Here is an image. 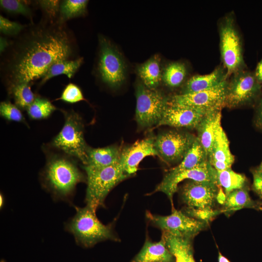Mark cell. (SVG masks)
Masks as SVG:
<instances>
[{
    "label": "cell",
    "instance_id": "obj_36",
    "mask_svg": "<svg viewBox=\"0 0 262 262\" xmlns=\"http://www.w3.org/2000/svg\"><path fill=\"white\" fill-rule=\"evenodd\" d=\"M39 3L50 17H54L60 10V0H39Z\"/></svg>",
    "mask_w": 262,
    "mask_h": 262
},
{
    "label": "cell",
    "instance_id": "obj_20",
    "mask_svg": "<svg viewBox=\"0 0 262 262\" xmlns=\"http://www.w3.org/2000/svg\"><path fill=\"white\" fill-rule=\"evenodd\" d=\"M131 262H175V258L162 237L158 242L147 239L143 247Z\"/></svg>",
    "mask_w": 262,
    "mask_h": 262
},
{
    "label": "cell",
    "instance_id": "obj_25",
    "mask_svg": "<svg viewBox=\"0 0 262 262\" xmlns=\"http://www.w3.org/2000/svg\"><path fill=\"white\" fill-rule=\"evenodd\" d=\"M222 213L227 215L243 208H256L257 204L250 198L247 190L245 188L232 191L226 196Z\"/></svg>",
    "mask_w": 262,
    "mask_h": 262
},
{
    "label": "cell",
    "instance_id": "obj_41",
    "mask_svg": "<svg viewBox=\"0 0 262 262\" xmlns=\"http://www.w3.org/2000/svg\"><path fill=\"white\" fill-rule=\"evenodd\" d=\"M8 43L6 39L0 37V52H2L6 47L8 46Z\"/></svg>",
    "mask_w": 262,
    "mask_h": 262
},
{
    "label": "cell",
    "instance_id": "obj_23",
    "mask_svg": "<svg viewBox=\"0 0 262 262\" xmlns=\"http://www.w3.org/2000/svg\"><path fill=\"white\" fill-rule=\"evenodd\" d=\"M162 237L175 258V262H193L195 260L192 239L176 237L162 232Z\"/></svg>",
    "mask_w": 262,
    "mask_h": 262
},
{
    "label": "cell",
    "instance_id": "obj_37",
    "mask_svg": "<svg viewBox=\"0 0 262 262\" xmlns=\"http://www.w3.org/2000/svg\"><path fill=\"white\" fill-rule=\"evenodd\" d=\"M253 182L252 187L254 191L262 197V171L257 169L252 172Z\"/></svg>",
    "mask_w": 262,
    "mask_h": 262
},
{
    "label": "cell",
    "instance_id": "obj_40",
    "mask_svg": "<svg viewBox=\"0 0 262 262\" xmlns=\"http://www.w3.org/2000/svg\"><path fill=\"white\" fill-rule=\"evenodd\" d=\"M226 198V196L222 190L221 188H219L217 196V201L220 204H223Z\"/></svg>",
    "mask_w": 262,
    "mask_h": 262
},
{
    "label": "cell",
    "instance_id": "obj_12",
    "mask_svg": "<svg viewBox=\"0 0 262 262\" xmlns=\"http://www.w3.org/2000/svg\"><path fill=\"white\" fill-rule=\"evenodd\" d=\"M228 80L213 88L196 93L172 96L169 102L209 113L224 107Z\"/></svg>",
    "mask_w": 262,
    "mask_h": 262
},
{
    "label": "cell",
    "instance_id": "obj_44",
    "mask_svg": "<svg viewBox=\"0 0 262 262\" xmlns=\"http://www.w3.org/2000/svg\"><path fill=\"white\" fill-rule=\"evenodd\" d=\"M258 169H259V170L262 171V162L260 166L259 167V168Z\"/></svg>",
    "mask_w": 262,
    "mask_h": 262
},
{
    "label": "cell",
    "instance_id": "obj_10",
    "mask_svg": "<svg viewBox=\"0 0 262 262\" xmlns=\"http://www.w3.org/2000/svg\"><path fill=\"white\" fill-rule=\"evenodd\" d=\"M98 71L102 81L111 88H116L126 77L123 58L115 47L105 37L100 36Z\"/></svg>",
    "mask_w": 262,
    "mask_h": 262
},
{
    "label": "cell",
    "instance_id": "obj_6",
    "mask_svg": "<svg viewBox=\"0 0 262 262\" xmlns=\"http://www.w3.org/2000/svg\"><path fill=\"white\" fill-rule=\"evenodd\" d=\"M64 125L51 144L66 155L78 159L85 166L87 163L89 147L84 140L82 118L73 111H64Z\"/></svg>",
    "mask_w": 262,
    "mask_h": 262
},
{
    "label": "cell",
    "instance_id": "obj_18",
    "mask_svg": "<svg viewBox=\"0 0 262 262\" xmlns=\"http://www.w3.org/2000/svg\"><path fill=\"white\" fill-rule=\"evenodd\" d=\"M228 79L227 71L222 65L209 74H197L191 77L184 84L180 94L207 90L219 85Z\"/></svg>",
    "mask_w": 262,
    "mask_h": 262
},
{
    "label": "cell",
    "instance_id": "obj_43",
    "mask_svg": "<svg viewBox=\"0 0 262 262\" xmlns=\"http://www.w3.org/2000/svg\"><path fill=\"white\" fill-rule=\"evenodd\" d=\"M4 203V198L3 195L0 194V208H2Z\"/></svg>",
    "mask_w": 262,
    "mask_h": 262
},
{
    "label": "cell",
    "instance_id": "obj_11",
    "mask_svg": "<svg viewBox=\"0 0 262 262\" xmlns=\"http://www.w3.org/2000/svg\"><path fill=\"white\" fill-rule=\"evenodd\" d=\"M196 137L178 131H169L155 137L154 147L161 160L168 164L182 161Z\"/></svg>",
    "mask_w": 262,
    "mask_h": 262
},
{
    "label": "cell",
    "instance_id": "obj_4",
    "mask_svg": "<svg viewBox=\"0 0 262 262\" xmlns=\"http://www.w3.org/2000/svg\"><path fill=\"white\" fill-rule=\"evenodd\" d=\"M87 175V187L85 201L94 212L104 206L109 192L117 184L131 176L123 170L119 162L103 167L83 166Z\"/></svg>",
    "mask_w": 262,
    "mask_h": 262
},
{
    "label": "cell",
    "instance_id": "obj_13",
    "mask_svg": "<svg viewBox=\"0 0 262 262\" xmlns=\"http://www.w3.org/2000/svg\"><path fill=\"white\" fill-rule=\"evenodd\" d=\"M219 185L211 182L190 180L182 187V201L190 209L212 211L219 191Z\"/></svg>",
    "mask_w": 262,
    "mask_h": 262
},
{
    "label": "cell",
    "instance_id": "obj_39",
    "mask_svg": "<svg viewBox=\"0 0 262 262\" xmlns=\"http://www.w3.org/2000/svg\"><path fill=\"white\" fill-rule=\"evenodd\" d=\"M254 73L257 81L262 85V59L257 64Z\"/></svg>",
    "mask_w": 262,
    "mask_h": 262
},
{
    "label": "cell",
    "instance_id": "obj_15",
    "mask_svg": "<svg viewBox=\"0 0 262 262\" xmlns=\"http://www.w3.org/2000/svg\"><path fill=\"white\" fill-rule=\"evenodd\" d=\"M207 113L201 110L172 104L168 101L163 118L156 127L167 125L175 128L196 129Z\"/></svg>",
    "mask_w": 262,
    "mask_h": 262
},
{
    "label": "cell",
    "instance_id": "obj_16",
    "mask_svg": "<svg viewBox=\"0 0 262 262\" xmlns=\"http://www.w3.org/2000/svg\"><path fill=\"white\" fill-rule=\"evenodd\" d=\"M154 140L155 137L149 136L121 150L119 163L126 173L131 176L136 173L139 163L144 158L157 155Z\"/></svg>",
    "mask_w": 262,
    "mask_h": 262
},
{
    "label": "cell",
    "instance_id": "obj_9",
    "mask_svg": "<svg viewBox=\"0 0 262 262\" xmlns=\"http://www.w3.org/2000/svg\"><path fill=\"white\" fill-rule=\"evenodd\" d=\"M146 216L152 225L161 229L162 232L176 237L192 240L205 229L208 224L190 217L174 207L170 215L161 216L147 212Z\"/></svg>",
    "mask_w": 262,
    "mask_h": 262
},
{
    "label": "cell",
    "instance_id": "obj_31",
    "mask_svg": "<svg viewBox=\"0 0 262 262\" xmlns=\"http://www.w3.org/2000/svg\"><path fill=\"white\" fill-rule=\"evenodd\" d=\"M88 1L86 0H65L61 3L60 15L63 20H67L83 14Z\"/></svg>",
    "mask_w": 262,
    "mask_h": 262
},
{
    "label": "cell",
    "instance_id": "obj_1",
    "mask_svg": "<svg viewBox=\"0 0 262 262\" xmlns=\"http://www.w3.org/2000/svg\"><path fill=\"white\" fill-rule=\"evenodd\" d=\"M16 44L8 64V89L42 78L54 63L68 59L73 53L71 38L58 24L31 28Z\"/></svg>",
    "mask_w": 262,
    "mask_h": 262
},
{
    "label": "cell",
    "instance_id": "obj_35",
    "mask_svg": "<svg viewBox=\"0 0 262 262\" xmlns=\"http://www.w3.org/2000/svg\"><path fill=\"white\" fill-rule=\"evenodd\" d=\"M24 26L10 21L1 15L0 16V30L3 33L8 35H15L19 33Z\"/></svg>",
    "mask_w": 262,
    "mask_h": 262
},
{
    "label": "cell",
    "instance_id": "obj_8",
    "mask_svg": "<svg viewBox=\"0 0 262 262\" xmlns=\"http://www.w3.org/2000/svg\"><path fill=\"white\" fill-rule=\"evenodd\" d=\"M136 120L142 129L156 127L162 120L169 98L156 89H150L144 84L136 88Z\"/></svg>",
    "mask_w": 262,
    "mask_h": 262
},
{
    "label": "cell",
    "instance_id": "obj_21",
    "mask_svg": "<svg viewBox=\"0 0 262 262\" xmlns=\"http://www.w3.org/2000/svg\"><path fill=\"white\" fill-rule=\"evenodd\" d=\"M208 160V157L197 137L191 148L177 166L169 170L160 184H165L179 174L198 165Z\"/></svg>",
    "mask_w": 262,
    "mask_h": 262
},
{
    "label": "cell",
    "instance_id": "obj_26",
    "mask_svg": "<svg viewBox=\"0 0 262 262\" xmlns=\"http://www.w3.org/2000/svg\"><path fill=\"white\" fill-rule=\"evenodd\" d=\"M83 62V58H79L74 60H63L53 64L47 70L42 78L41 84L44 83L50 78L61 74L66 75L71 78Z\"/></svg>",
    "mask_w": 262,
    "mask_h": 262
},
{
    "label": "cell",
    "instance_id": "obj_14",
    "mask_svg": "<svg viewBox=\"0 0 262 262\" xmlns=\"http://www.w3.org/2000/svg\"><path fill=\"white\" fill-rule=\"evenodd\" d=\"M186 179L199 182H211L218 185L217 170L207 160L196 167L179 174L169 182L163 184L160 183L153 193L162 192L164 193L170 200L173 207V197L177 191L178 185L180 182Z\"/></svg>",
    "mask_w": 262,
    "mask_h": 262
},
{
    "label": "cell",
    "instance_id": "obj_45",
    "mask_svg": "<svg viewBox=\"0 0 262 262\" xmlns=\"http://www.w3.org/2000/svg\"><path fill=\"white\" fill-rule=\"evenodd\" d=\"M0 262H6L5 260H4L3 259H2L0 260Z\"/></svg>",
    "mask_w": 262,
    "mask_h": 262
},
{
    "label": "cell",
    "instance_id": "obj_38",
    "mask_svg": "<svg viewBox=\"0 0 262 262\" xmlns=\"http://www.w3.org/2000/svg\"><path fill=\"white\" fill-rule=\"evenodd\" d=\"M257 103L255 123L258 128L262 130V97Z\"/></svg>",
    "mask_w": 262,
    "mask_h": 262
},
{
    "label": "cell",
    "instance_id": "obj_28",
    "mask_svg": "<svg viewBox=\"0 0 262 262\" xmlns=\"http://www.w3.org/2000/svg\"><path fill=\"white\" fill-rule=\"evenodd\" d=\"M185 65L181 62L170 63L165 68L162 79L164 83L170 88L180 86L184 82L187 76Z\"/></svg>",
    "mask_w": 262,
    "mask_h": 262
},
{
    "label": "cell",
    "instance_id": "obj_42",
    "mask_svg": "<svg viewBox=\"0 0 262 262\" xmlns=\"http://www.w3.org/2000/svg\"><path fill=\"white\" fill-rule=\"evenodd\" d=\"M218 262H230L226 257L224 256L220 252H218Z\"/></svg>",
    "mask_w": 262,
    "mask_h": 262
},
{
    "label": "cell",
    "instance_id": "obj_17",
    "mask_svg": "<svg viewBox=\"0 0 262 262\" xmlns=\"http://www.w3.org/2000/svg\"><path fill=\"white\" fill-rule=\"evenodd\" d=\"M208 160L217 171L231 168L234 163V157L230 150L229 141L221 125L217 131Z\"/></svg>",
    "mask_w": 262,
    "mask_h": 262
},
{
    "label": "cell",
    "instance_id": "obj_7",
    "mask_svg": "<svg viewBox=\"0 0 262 262\" xmlns=\"http://www.w3.org/2000/svg\"><path fill=\"white\" fill-rule=\"evenodd\" d=\"M262 92V85L254 71L247 68L231 75L228 79L224 107L234 108L258 102Z\"/></svg>",
    "mask_w": 262,
    "mask_h": 262
},
{
    "label": "cell",
    "instance_id": "obj_30",
    "mask_svg": "<svg viewBox=\"0 0 262 262\" xmlns=\"http://www.w3.org/2000/svg\"><path fill=\"white\" fill-rule=\"evenodd\" d=\"M9 93L14 99L16 105L22 109H26L35 99L29 83H20L9 89Z\"/></svg>",
    "mask_w": 262,
    "mask_h": 262
},
{
    "label": "cell",
    "instance_id": "obj_34",
    "mask_svg": "<svg viewBox=\"0 0 262 262\" xmlns=\"http://www.w3.org/2000/svg\"><path fill=\"white\" fill-rule=\"evenodd\" d=\"M58 99L65 102L74 103L84 100L82 93L76 85L70 83L63 90Z\"/></svg>",
    "mask_w": 262,
    "mask_h": 262
},
{
    "label": "cell",
    "instance_id": "obj_29",
    "mask_svg": "<svg viewBox=\"0 0 262 262\" xmlns=\"http://www.w3.org/2000/svg\"><path fill=\"white\" fill-rule=\"evenodd\" d=\"M56 109L55 106L49 100L35 98L26 110L31 118L40 120L48 118Z\"/></svg>",
    "mask_w": 262,
    "mask_h": 262
},
{
    "label": "cell",
    "instance_id": "obj_3",
    "mask_svg": "<svg viewBox=\"0 0 262 262\" xmlns=\"http://www.w3.org/2000/svg\"><path fill=\"white\" fill-rule=\"evenodd\" d=\"M74 207L76 213L66 224L65 229L73 235L77 245L90 248L105 240L118 241L112 224H102L96 213L86 205L83 208Z\"/></svg>",
    "mask_w": 262,
    "mask_h": 262
},
{
    "label": "cell",
    "instance_id": "obj_22",
    "mask_svg": "<svg viewBox=\"0 0 262 262\" xmlns=\"http://www.w3.org/2000/svg\"><path fill=\"white\" fill-rule=\"evenodd\" d=\"M121 152L115 146L95 148L89 147L87 163L85 166L103 167L115 164L120 161Z\"/></svg>",
    "mask_w": 262,
    "mask_h": 262
},
{
    "label": "cell",
    "instance_id": "obj_2",
    "mask_svg": "<svg viewBox=\"0 0 262 262\" xmlns=\"http://www.w3.org/2000/svg\"><path fill=\"white\" fill-rule=\"evenodd\" d=\"M69 156L55 154L48 159L41 174L43 187L55 200L71 203L77 185L85 177Z\"/></svg>",
    "mask_w": 262,
    "mask_h": 262
},
{
    "label": "cell",
    "instance_id": "obj_32",
    "mask_svg": "<svg viewBox=\"0 0 262 262\" xmlns=\"http://www.w3.org/2000/svg\"><path fill=\"white\" fill-rule=\"evenodd\" d=\"M0 114L8 121L25 122V118L18 107L9 101L0 103Z\"/></svg>",
    "mask_w": 262,
    "mask_h": 262
},
{
    "label": "cell",
    "instance_id": "obj_24",
    "mask_svg": "<svg viewBox=\"0 0 262 262\" xmlns=\"http://www.w3.org/2000/svg\"><path fill=\"white\" fill-rule=\"evenodd\" d=\"M160 62L159 56L156 54L137 68L144 85L149 88L156 89L162 79Z\"/></svg>",
    "mask_w": 262,
    "mask_h": 262
},
{
    "label": "cell",
    "instance_id": "obj_27",
    "mask_svg": "<svg viewBox=\"0 0 262 262\" xmlns=\"http://www.w3.org/2000/svg\"><path fill=\"white\" fill-rule=\"evenodd\" d=\"M217 183L225 190L226 196L232 191L245 188L246 179L243 174L236 173L231 168L217 171Z\"/></svg>",
    "mask_w": 262,
    "mask_h": 262
},
{
    "label": "cell",
    "instance_id": "obj_19",
    "mask_svg": "<svg viewBox=\"0 0 262 262\" xmlns=\"http://www.w3.org/2000/svg\"><path fill=\"white\" fill-rule=\"evenodd\" d=\"M221 110L207 113L196 128L197 139L208 157L213 147L218 128L221 125Z\"/></svg>",
    "mask_w": 262,
    "mask_h": 262
},
{
    "label": "cell",
    "instance_id": "obj_33",
    "mask_svg": "<svg viewBox=\"0 0 262 262\" xmlns=\"http://www.w3.org/2000/svg\"><path fill=\"white\" fill-rule=\"evenodd\" d=\"M1 7L5 11L14 14H20L26 16L31 15L30 9L22 1L17 0H1Z\"/></svg>",
    "mask_w": 262,
    "mask_h": 262
},
{
    "label": "cell",
    "instance_id": "obj_5",
    "mask_svg": "<svg viewBox=\"0 0 262 262\" xmlns=\"http://www.w3.org/2000/svg\"><path fill=\"white\" fill-rule=\"evenodd\" d=\"M218 31L221 61L229 79L233 74L247 68L244 59L242 39L232 12L219 21Z\"/></svg>",
    "mask_w": 262,
    "mask_h": 262
}]
</instances>
